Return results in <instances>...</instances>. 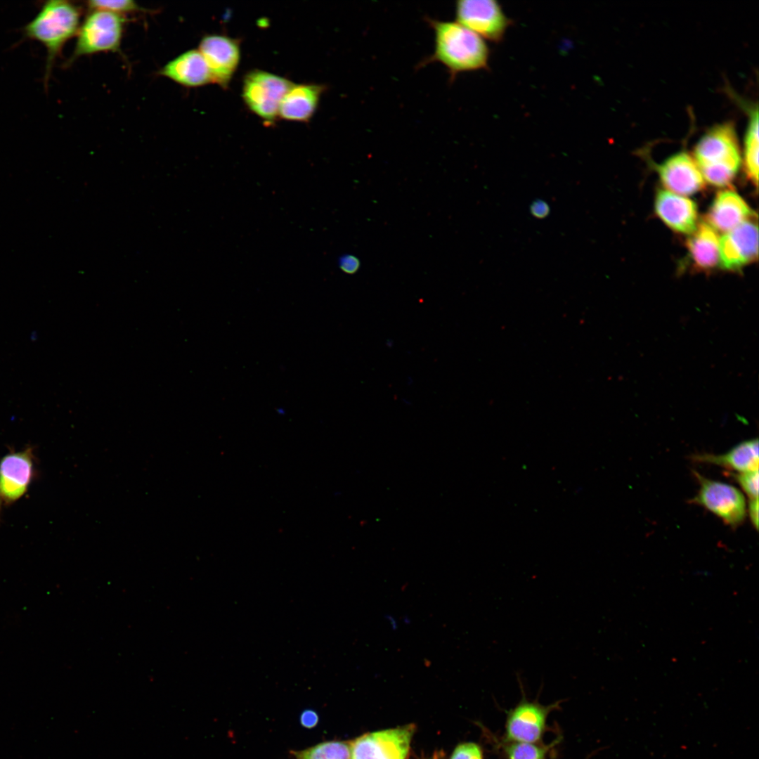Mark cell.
I'll use <instances>...</instances> for the list:
<instances>
[{
    "label": "cell",
    "instance_id": "obj_24",
    "mask_svg": "<svg viewBox=\"0 0 759 759\" xmlns=\"http://www.w3.org/2000/svg\"><path fill=\"white\" fill-rule=\"evenodd\" d=\"M733 476L749 499L758 498V470L733 474Z\"/></svg>",
    "mask_w": 759,
    "mask_h": 759
},
{
    "label": "cell",
    "instance_id": "obj_26",
    "mask_svg": "<svg viewBox=\"0 0 759 759\" xmlns=\"http://www.w3.org/2000/svg\"><path fill=\"white\" fill-rule=\"evenodd\" d=\"M339 266L344 273L353 274L360 267V261L355 256L346 254L339 259Z\"/></svg>",
    "mask_w": 759,
    "mask_h": 759
},
{
    "label": "cell",
    "instance_id": "obj_11",
    "mask_svg": "<svg viewBox=\"0 0 759 759\" xmlns=\"http://www.w3.org/2000/svg\"><path fill=\"white\" fill-rule=\"evenodd\" d=\"M198 50L207 64L212 82L226 87L240 62L238 41L225 35L208 34L200 41Z\"/></svg>",
    "mask_w": 759,
    "mask_h": 759
},
{
    "label": "cell",
    "instance_id": "obj_30",
    "mask_svg": "<svg viewBox=\"0 0 759 759\" xmlns=\"http://www.w3.org/2000/svg\"><path fill=\"white\" fill-rule=\"evenodd\" d=\"M1 495H0V505H1Z\"/></svg>",
    "mask_w": 759,
    "mask_h": 759
},
{
    "label": "cell",
    "instance_id": "obj_15",
    "mask_svg": "<svg viewBox=\"0 0 759 759\" xmlns=\"http://www.w3.org/2000/svg\"><path fill=\"white\" fill-rule=\"evenodd\" d=\"M159 74L186 87H198L212 82L207 64L198 49L179 55L166 63Z\"/></svg>",
    "mask_w": 759,
    "mask_h": 759
},
{
    "label": "cell",
    "instance_id": "obj_31",
    "mask_svg": "<svg viewBox=\"0 0 759 759\" xmlns=\"http://www.w3.org/2000/svg\"><path fill=\"white\" fill-rule=\"evenodd\" d=\"M552 759H555V758H552Z\"/></svg>",
    "mask_w": 759,
    "mask_h": 759
},
{
    "label": "cell",
    "instance_id": "obj_9",
    "mask_svg": "<svg viewBox=\"0 0 759 759\" xmlns=\"http://www.w3.org/2000/svg\"><path fill=\"white\" fill-rule=\"evenodd\" d=\"M559 703L543 706L526 700L524 696L507 716L505 741L539 743L546 729L548 714L558 707Z\"/></svg>",
    "mask_w": 759,
    "mask_h": 759
},
{
    "label": "cell",
    "instance_id": "obj_25",
    "mask_svg": "<svg viewBox=\"0 0 759 759\" xmlns=\"http://www.w3.org/2000/svg\"><path fill=\"white\" fill-rule=\"evenodd\" d=\"M481 748L474 743L468 742L458 745L450 759H482Z\"/></svg>",
    "mask_w": 759,
    "mask_h": 759
},
{
    "label": "cell",
    "instance_id": "obj_13",
    "mask_svg": "<svg viewBox=\"0 0 759 759\" xmlns=\"http://www.w3.org/2000/svg\"><path fill=\"white\" fill-rule=\"evenodd\" d=\"M659 178L668 190L677 195H692L701 190L704 179L694 160L685 152H679L656 166Z\"/></svg>",
    "mask_w": 759,
    "mask_h": 759
},
{
    "label": "cell",
    "instance_id": "obj_17",
    "mask_svg": "<svg viewBox=\"0 0 759 759\" xmlns=\"http://www.w3.org/2000/svg\"><path fill=\"white\" fill-rule=\"evenodd\" d=\"M325 89L320 84H292L280 102L278 117L286 120L308 122L316 112Z\"/></svg>",
    "mask_w": 759,
    "mask_h": 759
},
{
    "label": "cell",
    "instance_id": "obj_8",
    "mask_svg": "<svg viewBox=\"0 0 759 759\" xmlns=\"http://www.w3.org/2000/svg\"><path fill=\"white\" fill-rule=\"evenodd\" d=\"M413 732L408 725L366 734L350 745V759H406Z\"/></svg>",
    "mask_w": 759,
    "mask_h": 759
},
{
    "label": "cell",
    "instance_id": "obj_18",
    "mask_svg": "<svg viewBox=\"0 0 759 759\" xmlns=\"http://www.w3.org/2000/svg\"><path fill=\"white\" fill-rule=\"evenodd\" d=\"M720 239L716 231L707 222L697 223L687 241L690 259L697 270L709 271L718 264Z\"/></svg>",
    "mask_w": 759,
    "mask_h": 759
},
{
    "label": "cell",
    "instance_id": "obj_22",
    "mask_svg": "<svg viewBox=\"0 0 759 759\" xmlns=\"http://www.w3.org/2000/svg\"><path fill=\"white\" fill-rule=\"evenodd\" d=\"M557 740L546 746L539 743H524L504 741L502 749L507 759H546L549 750Z\"/></svg>",
    "mask_w": 759,
    "mask_h": 759
},
{
    "label": "cell",
    "instance_id": "obj_1",
    "mask_svg": "<svg viewBox=\"0 0 759 759\" xmlns=\"http://www.w3.org/2000/svg\"><path fill=\"white\" fill-rule=\"evenodd\" d=\"M425 20L434 31V47L417 67L439 63L446 68L451 82L461 72L488 68L490 50L480 36L455 21L430 18Z\"/></svg>",
    "mask_w": 759,
    "mask_h": 759
},
{
    "label": "cell",
    "instance_id": "obj_14",
    "mask_svg": "<svg viewBox=\"0 0 759 759\" xmlns=\"http://www.w3.org/2000/svg\"><path fill=\"white\" fill-rule=\"evenodd\" d=\"M656 214L672 230L685 234L697 226V208L691 200L669 191L659 190L654 201Z\"/></svg>",
    "mask_w": 759,
    "mask_h": 759
},
{
    "label": "cell",
    "instance_id": "obj_7",
    "mask_svg": "<svg viewBox=\"0 0 759 759\" xmlns=\"http://www.w3.org/2000/svg\"><path fill=\"white\" fill-rule=\"evenodd\" d=\"M694 474L700 488L691 502L704 507L732 527L741 524L746 514L741 492L733 486L706 479L697 472Z\"/></svg>",
    "mask_w": 759,
    "mask_h": 759
},
{
    "label": "cell",
    "instance_id": "obj_4",
    "mask_svg": "<svg viewBox=\"0 0 759 759\" xmlns=\"http://www.w3.org/2000/svg\"><path fill=\"white\" fill-rule=\"evenodd\" d=\"M125 19L123 15L91 10L81 24L73 53L66 64L82 56L119 51Z\"/></svg>",
    "mask_w": 759,
    "mask_h": 759
},
{
    "label": "cell",
    "instance_id": "obj_27",
    "mask_svg": "<svg viewBox=\"0 0 759 759\" xmlns=\"http://www.w3.org/2000/svg\"><path fill=\"white\" fill-rule=\"evenodd\" d=\"M531 214L538 219L545 218L550 213L548 204L542 200H536L530 206Z\"/></svg>",
    "mask_w": 759,
    "mask_h": 759
},
{
    "label": "cell",
    "instance_id": "obj_2",
    "mask_svg": "<svg viewBox=\"0 0 759 759\" xmlns=\"http://www.w3.org/2000/svg\"><path fill=\"white\" fill-rule=\"evenodd\" d=\"M80 25L79 6L68 1L51 0L44 2L37 14L24 27L25 37L39 41L46 49V85L56 58L67 41L77 34Z\"/></svg>",
    "mask_w": 759,
    "mask_h": 759
},
{
    "label": "cell",
    "instance_id": "obj_16",
    "mask_svg": "<svg viewBox=\"0 0 759 759\" xmlns=\"http://www.w3.org/2000/svg\"><path fill=\"white\" fill-rule=\"evenodd\" d=\"M753 216V212L744 199L732 190L717 193L712 202L706 219L713 228L729 232Z\"/></svg>",
    "mask_w": 759,
    "mask_h": 759
},
{
    "label": "cell",
    "instance_id": "obj_12",
    "mask_svg": "<svg viewBox=\"0 0 759 759\" xmlns=\"http://www.w3.org/2000/svg\"><path fill=\"white\" fill-rule=\"evenodd\" d=\"M34 475V456L27 448L4 455L0 461V495L11 503L27 491Z\"/></svg>",
    "mask_w": 759,
    "mask_h": 759
},
{
    "label": "cell",
    "instance_id": "obj_10",
    "mask_svg": "<svg viewBox=\"0 0 759 759\" xmlns=\"http://www.w3.org/2000/svg\"><path fill=\"white\" fill-rule=\"evenodd\" d=\"M758 255V225L752 219L740 223L720 240L719 259L725 270H740L756 260Z\"/></svg>",
    "mask_w": 759,
    "mask_h": 759
},
{
    "label": "cell",
    "instance_id": "obj_3",
    "mask_svg": "<svg viewBox=\"0 0 759 759\" xmlns=\"http://www.w3.org/2000/svg\"><path fill=\"white\" fill-rule=\"evenodd\" d=\"M694 157L703 179L711 185H729L741 162L734 124L725 122L708 129L695 145Z\"/></svg>",
    "mask_w": 759,
    "mask_h": 759
},
{
    "label": "cell",
    "instance_id": "obj_6",
    "mask_svg": "<svg viewBox=\"0 0 759 759\" xmlns=\"http://www.w3.org/2000/svg\"><path fill=\"white\" fill-rule=\"evenodd\" d=\"M457 22L482 39L500 42L512 20L494 0H460L455 4Z\"/></svg>",
    "mask_w": 759,
    "mask_h": 759
},
{
    "label": "cell",
    "instance_id": "obj_19",
    "mask_svg": "<svg viewBox=\"0 0 759 759\" xmlns=\"http://www.w3.org/2000/svg\"><path fill=\"white\" fill-rule=\"evenodd\" d=\"M696 462L711 463L734 470L739 473L758 470V440L741 442L725 454H699L693 456Z\"/></svg>",
    "mask_w": 759,
    "mask_h": 759
},
{
    "label": "cell",
    "instance_id": "obj_23",
    "mask_svg": "<svg viewBox=\"0 0 759 759\" xmlns=\"http://www.w3.org/2000/svg\"><path fill=\"white\" fill-rule=\"evenodd\" d=\"M87 6L91 10H102L121 15L143 10L132 0H92L87 1Z\"/></svg>",
    "mask_w": 759,
    "mask_h": 759
},
{
    "label": "cell",
    "instance_id": "obj_29",
    "mask_svg": "<svg viewBox=\"0 0 759 759\" xmlns=\"http://www.w3.org/2000/svg\"><path fill=\"white\" fill-rule=\"evenodd\" d=\"M300 721L304 727L311 728L317 724L318 718L314 711L306 710L301 713Z\"/></svg>",
    "mask_w": 759,
    "mask_h": 759
},
{
    "label": "cell",
    "instance_id": "obj_28",
    "mask_svg": "<svg viewBox=\"0 0 759 759\" xmlns=\"http://www.w3.org/2000/svg\"><path fill=\"white\" fill-rule=\"evenodd\" d=\"M747 510L750 519L757 530L758 528V498L749 499Z\"/></svg>",
    "mask_w": 759,
    "mask_h": 759
},
{
    "label": "cell",
    "instance_id": "obj_21",
    "mask_svg": "<svg viewBox=\"0 0 759 759\" xmlns=\"http://www.w3.org/2000/svg\"><path fill=\"white\" fill-rule=\"evenodd\" d=\"M293 754L297 759H350V745L342 741H326Z\"/></svg>",
    "mask_w": 759,
    "mask_h": 759
},
{
    "label": "cell",
    "instance_id": "obj_20",
    "mask_svg": "<svg viewBox=\"0 0 759 759\" xmlns=\"http://www.w3.org/2000/svg\"><path fill=\"white\" fill-rule=\"evenodd\" d=\"M758 109L748 110V121L744 138V162L748 179L755 186L758 181Z\"/></svg>",
    "mask_w": 759,
    "mask_h": 759
},
{
    "label": "cell",
    "instance_id": "obj_5",
    "mask_svg": "<svg viewBox=\"0 0 759 759\" xmlns=\"http://www.w3.org/2000/svg\"><path fill=\"white\" fill-rule=\"evenodd\" d=\"M280 76L263 70H252L244 78L242 98L248 108L268 123L278 117L280 102L292 86Z\"/></svg>",
    "mask_w": 759,
    "mask_h": 759
}]
</instances>
